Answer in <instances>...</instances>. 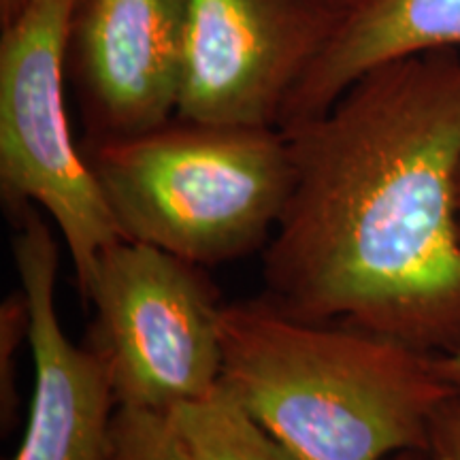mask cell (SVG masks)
Instances as JSON below:
<instances>
[{"mask_svg":"<svg viewBox=\"0 0 460 460\" xmlns=\"http://www.w3.org/2000/svg\"><path fill=\"white\" fill-rule=\"evenodd\" d=\"M28 341V305L24 292L17 290L4 298L0 309V352H3V418L13 416V356L17 345Z\"/></svg>","mask_w":460,"mask_h":460,"instance_id":"12","label":"cell"},{"mask_svg":"<svg viewBox=\"0 0 460 460\" xmlns=\"http://www.w3.org/2000/svg\"><path fill=\"white\" fill-rule=\"evenodd\" d=\"M13 261L28 305L34 388L24 439L13 460H105L118 410L94 349L75 345L56 309L60 247L39 207L13 209Z\"/></svg>","mask_w":460,"mask_h":460,"instance_id":"7","label":"cell"},{"mask_svg":"<svg viewBox=\"0 0 460 460\" xmlns=\"http://www.w3.org/2000/svg\"><path fill=\"white\" fill-rule=\"evenodd\" d=\"M281 130L292 186L262 301L429 356L460 348V51L376 66Z\"/></svg>","mask_w":460,"mask_h":460,"instance_id":"1","label":"cell"},{"mask_svg":"<svg viewBox=\"0 0 460 460\" xmlns=\"http://www.w3.org/2000/svg\"><path fill=\"white\" fill-rule=\"evenodd\" d=\"M119 234L197 267L269 243L292 186L281 128L171 119L85 146Z\"/></svg>","mask_w":460,"mask_h":460,"instance_id":"3","label":"cell"},{"mask_svg":"<svg viewBox=\"0 0 460 460\" xmlns=\"http://www.w3.org/2000/svg\"><path fill=\"white\" fill-rule=\"evenodd\" d=\"M32 3L34 0H0V22H3V26L17 20Z\"/></svg>","mask_w":460,"mask_h":460,"instance_id":"15","label":"cell"},{"mask_svg":"<svg viewBox=\"0 0 460 460\" xmlns=\"http://www.w3.org/2000/svg\"><path fill=\"white\" fill-rule=\"evenodd\" d=\"M77 0H34L0 37V188L9 209L34 205L60 230L77 284L122 239L68 119L65 77Z\"/></svg>","mask_w":460,"mask_h":460,"instance_id":"5","label":"cell"},{"mask_svg":"<svg viewBox=\"0 0 460 460\" xmlns=\"http://www.w3.org/2000/svg\"><path fill=\"white\" fill-rule=\"evenodd\" d=\"M105 460H194L171 413L118 407Z\"/></svg>","mask_w":460,"mask_h":460,"instance_id":"11","label":"cell"},{"mask_svg":"<svg viewBox=\"0 0 460 460\" xmlns=\"http://www.w3.org/2000/svg\"><path fill=\"white\" fill-rule=\"evenodd\" d=\"M94 309L88 348L118 407L169 413L222 382V307L197 264L119 239L79 286Z\"/></svg>","mask_w":460,"mask_h":460,"instance_id":"4","label":"cell"},{"mask_svg":"<svg viewBox=\"0 0 460 460\" xmlns=\"http://www.w3.org/2000/svg\"><path fill=\"white\" fill-rule=\"evenodd\" d=\"M411 452V450H410ZM410 452H401V454H396V456H393L390 460H410Z\"/></svg>","mask_w":460,"mask_h":460,"instance_id":"17","label":"cell"},{"mask_svg":"<svg viewBox=\"0 0 460 460\" xmlns=\"http://www.w3.org/2000/svg\"><path fill=\"white\" fill-rule=\"evenodd\" d=\"M222 388L298 460H390L422 447L454 393L433 356L262 298L222 307Z\"/></svg>","mask_w":460,"mask_h":460,"instance_id":"2","label":"cell"},{"mask_svg":"<svg viewBox=\"0 0 460 460\" xmlns=\"http://www.w3.org/2000/svg\"><path fill=\"white\" fill-rule=\"evenodd\" d=\"M181 62L183 0H77L68 68L82 92L88 146L175 119Z\"/></svg>","mask_w":460,"mask_h":460,"instance_id":"8","label":"cell"},{"mask_svg":"<svg viewBox=\"0 0 460 460\" xmlns=\"http://www.w3.org/2000/svg\"><path fill=\"white\" fill-rule=\"evenodd\" d=\"M458 209H460V172H458Z\"/></svg>","mask_w":460,"mask_h":460,"instance_id":"18","label":"cell"},{"mask_svg":"<svg viewBox=\"0 0 460 460\" xmlns=\"http://www.w3.org/2000/svg\"><path fill=\"white\" fill-rule=\"evenodd\" d=\"M339 17L315 0H183L175 118L279 128Z\"/></svg>","mask_w":460,"mask_h":460,"instance_id":"6","label":"cell"},{"mask_svg":"<svg viewBox=\"0 0 460 460\" xmlns=\"http://www.w3.org/2000/svg\"><path fill=\"white\" fill-rule=\"evenodd\" d=\"M169 413L194 460H298L222 384L211 394Z\"/></svg>","mask_w":460,"mask_h":460,"instance_id":"10","label":"cell"},{"mask_svg":"<svg viewBox=\"0 0 460 460\" xmlns=\"http://www.w3.org/2000/svg\"><path fill=\"white\" fill-rule=\"evenodd\" d=\"M315 3L322 4V7H324V9L332 11V13H335L337 17H341L345 11L352 7L356 0H315Z\"/></svg>","mask_w":460,"mask_h":460,"instance_id":"16","label":"cell"},{"mask_svg":"<svg viewBox=\"0 0 460 460\" xmlns=\"http://www.w3.org/2000/svg\"><path fill=\"white\" fill-rule=\"evenodd\" d=\"M410 460H460V390L447 396L430 418L427 441Z\"/></svg>","mask_w":460,"mask_h":460,"instance_id":"13","label":"cell"},{"mask_svg":"<svg viewBox=\"0 0 460 460\" xmlns=\"http://www.w3.org/2000/svg\"><path fill=\"white\" fill-rule=\"evenodd\" d=\"M433 367L447 386L454 390H460V348L454 349L450 354L433 356Z\"/></svg>","mask_w":460,"mask_h":460,"instance_id":"14","label":"cell"},{"mask_svg":"<svg viewBox=\"0 0 460 460\" xmlns=\"http://www.w3.org/2000/svg\"><path fill=\"white\" fill-rule=\"evenodd\" d=\"M441 49L460 51V0H356L292 90L279 128L326 111L376 66Z\"/></svg>","mask_w":460,"mask_h":460,"instance_id":"9","label":"cell"}]
</instances>
